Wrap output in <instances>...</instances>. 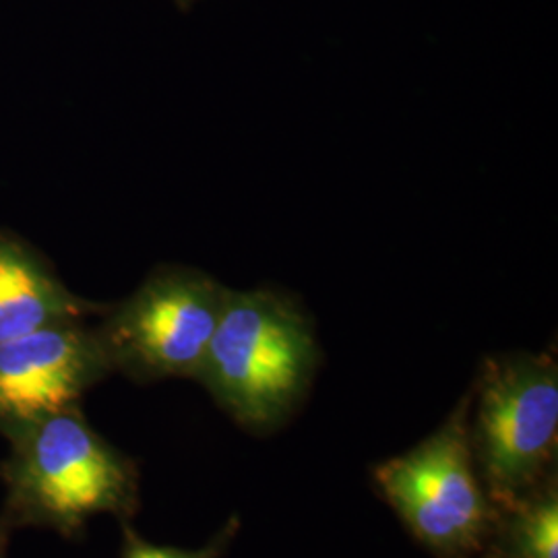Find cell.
Instances as JSON below:
<instances>
[{
    "label": "cell",
    "mask_w": 558,
    "mask_h": 558,
    "mask_svg": "<svg viewBox=\"0 0 558 558\" xmlns=\"http://www.w3.org/2000/svg\"><path fill=\"white\" fill-rule=\"evenodd\" d=\"M0 461L11 527H44L80 539L87 521L110 513L129 521L140 509V470L87 422L81 405L40 420Z\"/></svg>",
    "instance_id": "obj_1"
},
{
    "label": "cell",
    "mask_w": 558,
    "mask_h": 558,
    "mask_svg": "<svg viewBox=\"0 0 558 558\" xmlns=\"http://www.w3.org/2000/svg\"><path fill=\"white\" fill-rule=\"evenodd\" d=\"M317 362L313 327L292 302L228 290L197 380L244 428L271 430L299 405Z\"/></svg>",
    "instance_id": "obj_2"
},
{
    "label": "cell",
    "mask_w": 558,
    "mask_h": 558,
    "mask_svg": "<svg viewBox=\"0 0 558 558\" xmlns=\"http://www.w3.org/2000/svg\"><path fill=\"white\" fill-rule=\"evenodd\" d=\"M226 288L197 269L163 265L96 327L112 373L135 383L197 379Z\"/></svg>",
    "instance_id": "obj_3"
},
{
    "label": "cell",
    "mask_w": 558,
    "mask_h": 558,
    "mask_svg": "<svg viewBox=\"0 0 558 558\" xmlns=\"http://www.w3.org/2000/svg\"><path fill=\"white\" fill-rule=\"evenodd\" d=\"M470 437L488 499L511 509L532 493L557 451V362L546 354L486 360Z\"/></svg>",
    "instance_id": "obj_4"
},
{
    "label": "cell",
    "mask_w": 558,
    "mask_h": 558,
    "mask_svg": "<svg viewBox=\"0 0 558 558\" xmlns=\"http://www.w3.org/2000/svg\"><path fill=\"white\" fill-rule=\"evenodd\" d=\"M470 405L472 396L461 399L437 433L375 470L383 497L416 539L442 557L474 550L495 515L476 474Z\"/></svg>",
    "instance_id": "obj_5"
},
{
    "label": "cell",
    "mask_w": 558,
    "mask_h": 558,
    "mask_svg": "<svg viewBox=\"0 0 558 558\" xmlns=\"http://www.w3.org/2000/svg\"><path fill=\"white\" fill-rule=\"evenodd\" d=\"M108 375L112 368L96 327L85 320L0 343V435L15 439L40 420L77 408Z\"/></svg>",
    "instance_id": "obj_6"
},
{
    "label": "cell",
    "mask_w": 558,
    "mask_h": 558,
    "mask_svg": "<svg viewBox=\"0 0 558 558\" xmlns=\"http://www.w3.org/2000/svg\"><path fill=\"white\" fill-rule=\"evenodd\" d=\"M104 311L98 302L71 292L32 242L0 228V343Z\"/></svg>",
    "instance_id": "obj_7"
},
{
    "label": "cell",
    "mask_w": 558,
    "mask_h": 558,
    "mask_svg": "<svg viewBox=\"0 0 558 558\" xmlns=\"http://www.w3.org/2000/svg\"><path fill=\"white\" fill-rule=\"evenodd\" d=\"M509 544L515 558H558L557 486H546L542 493L525 495L507 509Z\"/></svg>",
    "instance_id": "obj_8"
},
{
    "label": "cell",
    "mask_w": 558,
    "mask_h": 558,
    "mask_svg": "<svg viewBox=\"0 0 558 558\" xmlns=\"http://www.w3.org/2000/svg\"><path fill=\"white\" fill-rule=\"evenodd\" d=\"M239 532V518H232L223 527L220 534L209 539L203 548L189 550V548H177V546H158L151 544L131 527L129 521H122V550L120 558H221L226 555L230 542Z\"/></svg>",
    "instance_id": "obj_9"
},
{
    "label": "cell",
    "mask_w": 558,
    "mask_h": 558,
    "mask_svg": "<svg viewBox=\"0 0 558 558\" xmlns=\"http://www.w3.org/2000/svg\"><path fill=\"white\" fill-rule=\"evenodd\" d=\"M11 527L0 519V558H9V539H11Z\"/></svg>",
    "instance_id": "obj_10"
},
{
    "label": "cell",
    "mask_w": 558,
    "mask_h": 558,
    "mask_svg": "<svg viewBox=\"0 0 558 558\" xmlns=\"http://www.w3.org/2000/svg\"><path fill=\"white\" fill-rule=\"evenodd\" d=\"M195 2H197V0H177V4H179L182 11H189V9H191Z\"/></svg>",
    "instance_id": "obj_11"
}]
</instances>
